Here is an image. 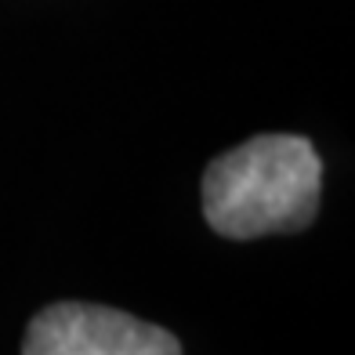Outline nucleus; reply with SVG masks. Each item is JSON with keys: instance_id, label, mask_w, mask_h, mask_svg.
I'll list each match as a JSON object with an SVG mask.
<instances>
[{"instance_id": "nucleus-1", "label": "nucleus", "mask_w": 355, "mask_h": 355, "mask_svg": "<svg viewBox=\"0 0 355 355\" xmlns=\"http://www.w3.org/2000/svg\"><path fill=\"white\" fill-rule=\"evenodd\" d=\"M322 164L309 138L261 135L218 156L203 174V218L225 239L304 229L319 211Z\"/></svg>"}, {"instance_id": "nucleus-2", "label": "nucleus", "mask_w": 355, "mask_h": 355, "mask_svg": "<svg viewBox=\"0 0 355 355\" xmlns=\"http://www.w3.org/2000/svg\"><path fill=\"white\" fill-rule=\"evenodd\" d=\"M22 355H182L178 337L102 304L62 301L26 330Z\"/></svg>"}]
</instances>
